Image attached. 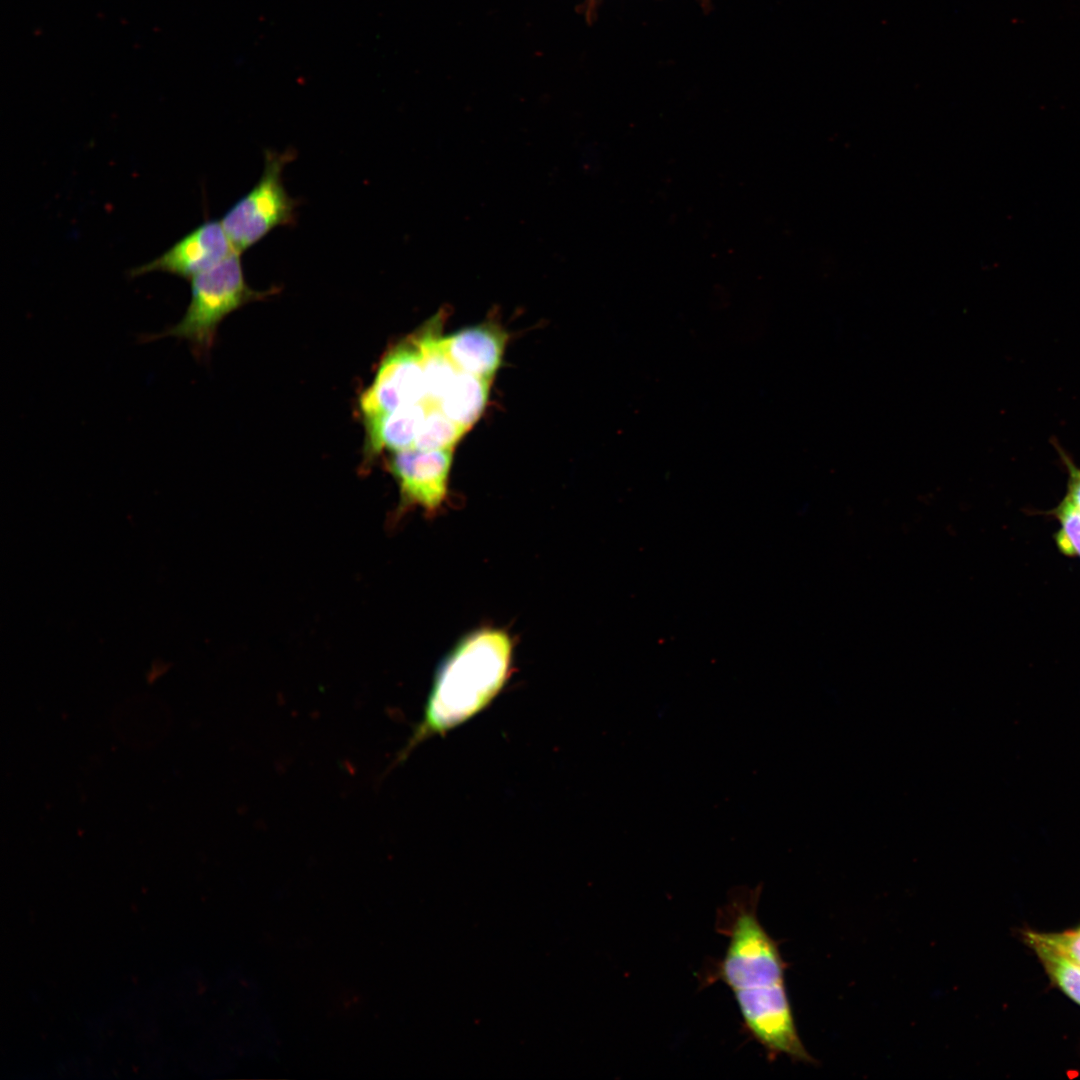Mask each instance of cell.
<instances>
[{
	"label": "cell",
	"instance_id": "cell-2",
	"mask_svg": "<svg viewBox=\"0 0 1080 1080\" xmlns=\"http://www.w3.org/2000/svg\"><path fill=\"white\" fill-rule=\"evenodd\" d=\"M511 661L512 642L503 631L484 629L461 640L440 665L423 717L396 762L484 710L505 685Z\"/></svg>",
	"mask_w": 1080,
	"mask_h": 1080
},
{
	"label": "cell",
	"instance_id": "cell-12",
	"mask_svg": "<svg viewBox=\"0 0 1080 1080\" xmlns=\"http://www.w3.org/2000/svg\"><path fill=\"white\" fill-rule=\"evenodd\" d=\"M1024 936L1053 981L1072 1000L1080 1004V966L1039 940L1033 931H1026Z\"/></svg>",
	"mask_w": 1080,
	"mask_h": 1080
},
{
	"label": "cell",
	"instance_id": "cell-9",
	"mask_svg": "<svg viewBox=\"0 0 1080 1080\" xmlns=\"http://www.w3.org/2000/svg\"><path fill=\"white\" fill-rule=\"evenodd\" d=\"M425 402L365 417L367 447L373 454L411 448L428 411Z\"/></svg>",
	"mask_w": 1080,
	"mask_h": 1080
},
{
	"label": "cell",
	"instance_id": "cell-6",
	"mask_svg": "<svg viewBox=\"0 0 1080 1080\" xmlns=\"http://www.w3.org/2000/svg\"><path fill=\"white\" fill-rule=\"evenodd\" d=\"M453 449L394 452L391 472L399 483L402 498L427 511L437 510L447 494Z\"/></svg>",
	"mask_w": 1080,
	"mask_h": 1080
},
{
	"label": "cell",
	"instance_id": "cell-8",
	"mask_svg": "<svg viewBox=\"0 0 1080 1080\" xmlns=\"http://www.w3.org/2000/svg\"><path fill=\"white\" fill-rule=\"evenodd\" d=\"M507 338L501 327L484 323L442 337V344L458 370L492 379L501 365Z\"/></svg>",
	"mask_w": 1080,
	"mask_h": 1080
},
{
	"label": "cell",
	"instance_id": "cell-10",
	"mask_svg": "<svg viewBox=\"0 0 1080 1080\" xmlns=\"http://www.w3.org/2000/svg\"><path fill=\"white\" fill-rule=\"evenodd\" d=\"M441 315L438 314L419 334L412 338L419 352L425 398L428 406H436L440 397L460 371L446 353L440 336Z\"/></svg>",
	"mask_w": 1080,
	"mask_h": 1080
},
{
	"label": "cell",
	"instance_id": "cell-4",
	"mask_svg": "<svg viewBox=\"0 0 1080 1080\" xmlns=\"http://www.w3.org/2000/svg\"><path fill=\"white\" fill-rule=\"evenodd\" d=\"M290 159V153L266 151L260 179L223 215L220 222L234 251L241 253L273 229L295 222L296 201L282 181L283 167Z\"/></svg>",
	"mask_w": 1080,
	"mask_h": 1080
},
{
	"label": "cell",
	"instance_id": "cell-14",
	"mask_svg": "<svg viewBox=\"0 0 1080 1080\" xmlns=\"http://www.w3.org/2000/svg\"><path fill=\"white\" fill-rule=\"evenodd\" d=\"M1047 515L1059 523V529L1054 535L1058 551L1065 556L1080 559V511L1063 497Z\"/></svg>",
	"mask_w": 1080,
	"mask_h": 1080
},
{
	"label": "cell",
	"instance_id": "cell-13",
	"mask_svg": "<svg viewBox=\"0 0 1080 1080\" xmlns=\"http://www.w3.org/2000/svg\"><path fill=\"white\" fill-rule=\"evenodd\" d=\"M468 431L453 422L437 407L429 406L412 448L420 450L453 449Z\"/></svg>",
	"mask_w": 1080,
	"mask_h": 1080
},
{
	"label": "cell",
	"instance_id": "cell-5",
	"mask_svg": "<svg viewBox=\"0 0 1080 1080\" xmlns=\"http://www.w3.org/2000/svg\"><path fill=\"white\" fill-rule=\"evenodd\" d=\"M424 376L419 352L413 340L389 352L371 385L360 398L364 417L424 402Z\"/></svg>",
	"mask_w": 1080,
	"mask_h": 1080
},
{
	"label": "cell",
	"instance_id": "cell-15",
	"mask_svg": "<svg viewBox=\"0 0 1080 1080\" xmlns=\"http://www.w3.org/2000/svg\"><path fill=\"white\" fill-rule=\"evenodd\" d=\"M1033 933L1039 940L1080 966V927L1060 933Z\"/></svg>",
	"mask_w": 1080,
	"mask_h": 1080
},
{
	"label": "cell",
	"instance_id": "cell-1",
	"mask_svg": "<svg viewBox=\"0 0 1080 1080\" xmlns=\"http://www.w3.org/2000/svg\"><path fill=\"white\" fill-rule=\"evenodd\" d=\"M759 897V887L737 890L718 913L717 930L728 943L721 959L707 968L702 984L721 982L729 988L744 1032L770 1060L782 1054L809 1062L787 995L785 961L757 917Z\"/></svg>",
	"mask_w": 1080,
	"mask_h": 1080
},
{
	"label": "cell",
	"instance_id": "cell-7",
	"mask_svg": "<svg viewBox=\"0 0 1080 1080\" xmlns=\"http://www.w3.org/2000/svg\"><path fill=\"white\" fill-rule=\"evenodd\" d=\"M234 251L220 221H206L156 259L134 268L132 276L166 272L187 280L217 265Z\"/></svg>",
	"mask_w": 1080,
	"mask_h": 1080
},
{
	"label": "cell",
	"instance_id": "cell-16",
	"mask_svg": "<svg viewBox=\"0 0 1080 1080\" xmlns=\"http://www.w3.org/2000/svg\"><path fill=\"white\" fill-rule=\"evenodd\" d=\"M1053 445L1067 473V489L1064 498L1080 511V466L1057 440L1053 441Z\"/></svg>",
	"mask_w": 1080,
	"mask_h": 1080
},
{
	"label": "cell",
	"instance_id": "cell-3",
	"mask_svg": "<svg viewBox=\"0 0 1080 1080\" xmlns=\"http://www.w3.org/2000/svg\"><path fill=\"white\" fill-rule=\"evenodd\" d=\"M191 300L182 319L158 337L186 340L194 354H207L217 328L230 313L262 296L246 283L240 253L233 252L217 265L189 280Z\"/></svg>",
	"mask_w": 1080,
	"mask_h": 1080
},
{
	"label": "cell",
	"instance_id": "cell-11",
	"mask_svg": "<svg viewBox=\"0 0 1080 1080\" xmlns=\"http://www.w3.org/2000/svg\"><path fill=\"white\" fill-rule=\"evenodd\" d=\"M491 380L459 371L435 407L469 430L486 407Z\"/></svg>",
	"mask_w": 1080,
	"mask_h": 1080
}]
</instances>
